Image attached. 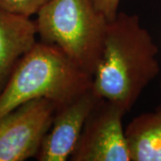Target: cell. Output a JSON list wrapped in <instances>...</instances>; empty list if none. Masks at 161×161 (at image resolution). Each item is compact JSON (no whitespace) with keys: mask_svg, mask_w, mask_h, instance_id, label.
<instances>
[{"mask_svg":"<svg viewBox=\"0 0 161 161\" xmlns=\"http://www.w3.org/2000/svg\"><path fill=\"white\" fill-rule=\"evenodd\" d=\"M57 110L45 98H34L0 117V161L36 158Z\"/></svg>","mask_w":161,"mask_h":161,"instance_id":"cell-4","label":"cell"},{"mask_svg":"<svg viewBox=\"0 0 161 161\" xmlns=\"http://www.w3.org/2000/svg\"><path fill=\"white\" fill-rule=\"evenodd\" d=\"M94 6L110 21L116 16L121 0H92Z\"/></svg>","mask_w":161,"mask_h":161,"instance_id":"cell-10","label":"cell"},{"mask_svg":"<svg viewBox=\"0 0 161 161\" xmlns=\"http://www.w3.org/2000/svg\"><path fill=\"white\" fill-rule=\"evenodd\" d=\"M37 34L35 21L0 7V94L19 61L37 42Z\"/></svg>","mask_w":161,"mask_h":161,"instance_id":"cell-7","label":"cell"},{"mask_svg":"<svg viewBox=\"0 0 161 161\" xmlns=\"http://www.w3.org/2000/svg\"><path fill=\"white\" fill-rule=\"evenodd\" d=\"M92 87V76L59 47L40 40L19 61L0 94V117L34 98H45L57 109Z\"/></svg>","mask_w":161,"mask_h":161,"instance_id":"cell-2","label":"cell"},{"mask_svg":"<svg viewBox=\"0 0 161 161\" xmlns=\"http://www.w3.org/2000/svg\"><path fill=\"white\" fill-rule=\"evenodd\" d=\"M120 104L100 98L87 117L69 159L72 161H131Z\"/></svg>","mask_w":161,"mask_h":161,"instance_id":"cell-5","label":"cell"},{"mask_svg":"<svg viewBox=\"0 0 161 161\" xmlns=\"http://www.w3.org/2000/svg\"><path fill=\"white\" fill-rule=\"evenodd\" d=\"M131 161H161V114L143 113L125 129Z\"/></svg>","mask_w":161,"mask_h":161,"instance_id":"cell-8","label":"cell"},{"mask_svg":"<svg viewBox=\"0 0 161 161\" xmlns=\"http://www.w3.org/2000/svg\"><path fill=\"white\" fill-rule=\"evenodd\" d=\"M159 92H160V96H161V80H160V83H159ZM156 111L161 114V100H160V103L158 105V107H157V108H156Z\"/></svg>","mask_w":161,"mask_h":161,"instance_id":"cell-11","label":"cell"},{"mask_svg":"<svg viewBox=\"0 0 161 161\" xmlns=\"http://www.w3.org/2000/svg\"><path fill=\"white\" fill-rule=\"evenodd\" d=\"M99 98L92 87L56 110L51 126L43 139L36 158L39 161L69 159L87 117Z\"/></svg>","mask_w":161,"mask_h":161,"instance_id":"cell-6","label":"cell"},{"mask_svg":"<svg viewBox=\"0 0 161 161\" xmlns=\"http://www.w3.org/2000/svg\"><path fill=\"white\" fill-rule=\"evenodd\" d=\"M49 0H0V7L15 14L31 17Z\"/></svg>","mask_w":161,"mask_h":161,"instance_id":"cell-9","label":"cell"},{"mask_svg":"<svg viewBox=\"0 0 161 161\" xmlns=\"http://www.w3.org/2000/svg\"><path fill=\"white\" fill-rule=\"evenodd\" d=\"M158 48L137 14L117 13L108 22L103 47L92 75L100 98L120 104L127 112L160 72Z\"/></svg>","mask_w":161,"mask_h":161,"instance_id":"cell-1","label":"cell"},{"mask_svg":"<svg viewBox=\"0 0 161 161\" xmlns=\"http://www.w3.org/2000/svg\"><path fill=\"white\" fill-rule=\"evenodd\" d=\"M108 22L92 0H49L38 12L35 23L41 41L59 47L92 76Z\"/></svg>","mask_w":161,"mask_h":161,"instance_id":"cell-3","label":"cell"}]
</instances>
